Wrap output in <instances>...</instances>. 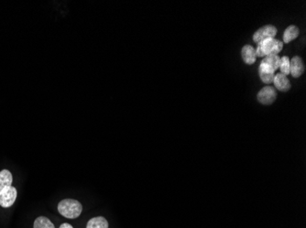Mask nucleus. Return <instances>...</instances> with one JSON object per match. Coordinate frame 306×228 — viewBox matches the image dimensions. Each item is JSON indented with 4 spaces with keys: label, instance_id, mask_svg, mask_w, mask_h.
Masks as SVG:
<instances>
[{
    "label": "nucleus",
    "instance_id": "1",
    "mask_svg": "<svg viewBox=\"0 0 306 228\" xmlns=\"http://www.w3.org/2000/svg\"><path fill=\"white\" fill-rule=\"evenodd\" d=\"M58 211L60 215L69 219L77 218L82 214L83 207L81 203L74 199L62 200L58 204Z\"/></svg>",
    "mask_w": 306,
    "mask_h": 228
},
{
    "label": "nucleus",
    "instance_id": "2",
    "mask_svg": "<svg viewBox=\"0 0 306 228\" xmlns=\"http://www.w3.org/2000/svg\"><path fill=\"white\" fill-rule=\"evenodd\" d=\"M283 42L277 40L275 38H268L259 43V46L256 50L257 57L264 56L277 55L282 51Z\"/></svg>",
    "mask_w": 306,
    "mask_h": 228
},
{
    "label": "nucleus",
    "instance_id": "3",
    "mask_svg": "<svg viewBox=\"0 0 306 228\" xmlns=\"http://www.w3.org/2000/svg\"><path fill=\"white\" fill-rule=\"evenodd\" d=\"M277 34V28L273 25L263 26L257 30L253 35V41L255 43L261 42L268 38H274Z\"/></svg>",
    "mask_w": 306,
    "mask_h": 228
},
{
    "label": "nucleus",
    "instance_id": "4",
    "mask_svg": "<svg viewBox=\"0 0 306 228\" xmlns=\"http://www.w3.org/2000/svg\"><path fill=\"white\" fill-rule=\"evenodd\" d=\"M277 92L273 87L267 86L259 90L257 99L263 105H271L276 101Z\"/></svg>",
    "mask_w": 306,
    "mask_h": 228
},
{
    "label": "nucleus",
    "instance_id": "5",
    "mask_svg": "<svg viewBox=\"0 0 306 228\" xmlns=\"http://www.w3.org/2000/svg\"><path fill=\"white\" fill-rule=\"evenodd\" d=\"M17 189L14 186L3 191L0 194V207L3 208L12 207L17 199Z\"/></svg>",
    "mask_w": 306,
    "mask_h": 228
},
{
    "label": "nucleus",
    "instance_id": "6",
    "mask_svg": "<svg viewBox=\"0 0 306 228\" xmlns=\"http://www.w3.org/2000/svg\"><path fill=\"white\" fill-rule=\"evenodd\" d=\"M305 71V66L303 64L302 59L299 56L293 57L290 61V73L293 75V78H299L302 76Z\"/></svg>",
    "mask_w": 306,
    "mask_h": 228
},
{
    "label": "nucleus",
    "instance_id": "7",
    "mask_svg": "<svg viewBox=\"0 0 306 228\" xmlns=\"http://www.w3.org/2000/svg\"><path fill=\"white\" fill-rule=\"evenodd\" d=\"M273 83L275 85L276 89H279L280 92H283V93L289 92L292 87L289 79L281 73H279V74H277L276 76H274Z\"/></svg>",
    "mask_w": 306,
    "mask_h": 228
},
{
    "label": "nucleus",
    "instance_id": "8",
    "mask_svg": "<svg viewBox=\"0 0 306 228\" xmlns=\"http://www.w3.org/2000/svg\"><path fill=\"white\" fill-rule=\"evenodd\" d=\"M242 59L244 60L245 63L248 65H251L254 64L256 61V50L252 46L250 45H245L242 48L241 50Z\"/></svg>",
    "mask_w": 306,
    "mask_h": 228
},
{
    "label": "nucleus",
    "instance_id": "9",
    "mask_svg": "<svg viewBox=\"0 0 306 228\" xmlns=\"http://www.w3.org/2000/svg\"><path fill=\"white\" fill-rule=\"evenodd\" d=\"M12 181H13V176L9 170L0 171V194L3 191L12 186H11Z\"/></svg>",
    "mask_w": 306,
    "mask_h": 228
},
{
    "label": "nucleus",
    "instance_id": "10",
    "mask_svg": "<svg viewBox=\"0 0 306 228\" xmlns=\"http://www.w3.org/2000/svg\"><path fill=\"white\" fill-rule=\"evenodd\" d=\"M259 74L260 80H261V81L264 82V83L270 84V83H272V82H273L274 76H275V75H274V72L272 71L271 69L268 68L266 65L260 63V65H259Z\"/></svg>",
    "mask_w": 306,
    "mask_h": 228
},
{
    "label": "nucleus",
    "instance_id": "11",
    "mask_svg": "<svg viewBox=\"0 0 306 228\" xmlns=\"http://www.w3.org/2000/svg\"><path fill=\"white\" fill-rule=\"evenodd\" d=\"M280 57L278 55H270L266 56L264 59H262L261 63L266 65L268 68L271 69L273 72L277 71L278 69L280 68Z\"/></svg>",
    "mask_w": 306,
    "mask_h": 228
},
{
    "label": "nucleus",
    "instance_id": "12",
    "mask_svg": "<svg viewBox=\"0 0 306 228\" xmlns=\"http://www.w3.org/2000/svg\"><path fill=\"white\" fill-rule=\"evenodd\" d=\"M300 34V30L299 28L295 25H291L285 30L284 34H283V42L289 43L294 40L295 38H298Z\"/></svg>",
    "mask_w": 306,
    "mask_h": 228
},
{
    "label": "nucleus",
    "instance_id": "13",
    "mask_svg": "<svg viewBox=\"0 0 306 228\" xmlns=\"http://www.w3.org/2000/svg\"><path fill=\"white\" fill-rule=\"evenodd\" d=\"M87 228H108V220L103 216L94 217L87 222Z\"/></svg>",
    "mask_w": 306,
    "mask_h": 228
},
{
    "label": "nucleus",
    "instance_id": "14",
    "mask_svg": "<svg viewBox=\"0 0 306 228\" xmlns=\"http://www.w3.org/2000/svg\"><path fill=\"white\" fill-rule=\"evenodd\" d=\"M33 228H55V226L47 217L39 216L35 220Z\"/></svg>",
    "mask_w": 306,
    "mask_h": 228
},
{
    "label": "nucleus",
    "instance_id": "15",
    "mask_svg": "<svg viewBox=\"0 0 306 228\" xmlns=\"http://www.w3.org/2000/svg\"><path fill=\"white\" fill-rule=\"evenodd\" d=\"M280 73L287 76L290 74V59L287 56H283L280 61Z\"/></svg>",
    "mask_w": 306,
    "mask_h": 228
},
{
    "label": "nucleus",
    "instance_id": "16",
    "mask_svg": "<svg viewBox=\"0 0 306 228\" xmlns=\"http://www.w3.org/2000/svg\"><path fill=\"white\" fill-rule=\"evenodd\" d=\"M59 228H73V225H71L70 224L67 223H64V224H60V226Z\"/></svg>",
    "mask_w": 306,
    "mask_h": 228
}]
</instances>
